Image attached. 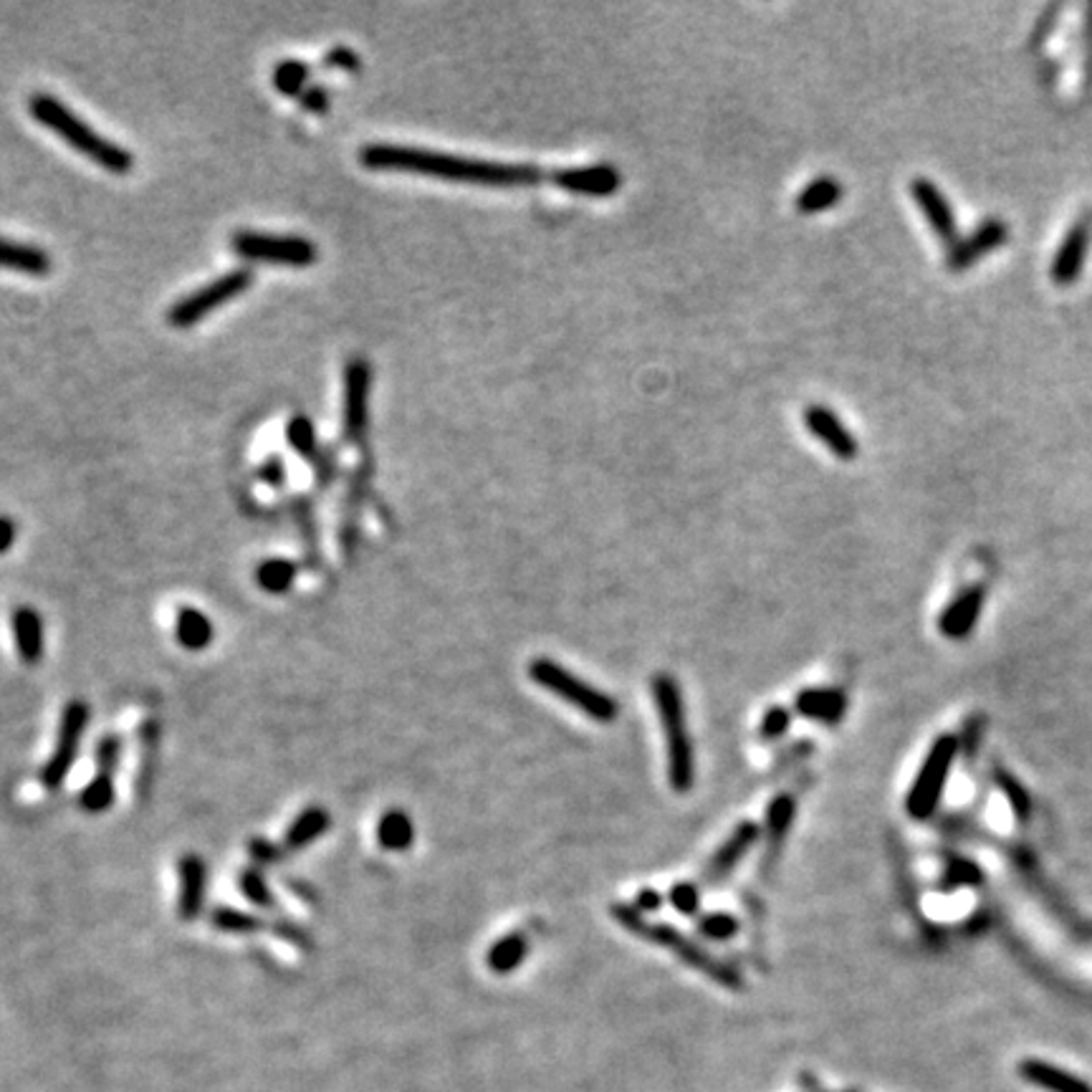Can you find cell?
Listing matches in <instances>:
<instances>
[{
  "instance_id": "f35d334b",
  "label": "cell",
  "mask_w": 1092,
  "mask_h": 1092,
  "mask_svg": "<svg viewBox=\"0 0 1092 1092\" xmlns=\"http://www.w3.org/2000/svg\"><path fill=\"white\" fill-rule=\"evenodd\" d=\"M671 903L675 905V910L683 915H693L695 910H699V891H695V886H688V882H678V886L671 891Z\"/></svg>"
},
{
  "instance_id": "cb8c5ba5",
  "label": "cell",
  "mask_w": 1092,
  "mask_h": 1092,
  "mask_svg": "<svg viewBox=\"0 0 1092 1092\" xmlns=\"http://www.w3.org/2000/svg\"><path fill=\"white\" fill-rule=\"evenodd\" d=\"M0 268L26 273V276H48L51 273V256L43 249H36V246L0 238Z\"/></svg>"
},
{
  "instance_id": "d4e9b609",
  "label": "cell",
  "mask_w": 1092,
  "mask_h": 1092,
  "mask_svg": "<svg viewBox=\"0 0 1092 1092\" xmlns=\"http://www.w3.org/2000/svg\"><path fill=\"white\" fill-rule=\"evenodd\" d=\"M377 842L387 853H405L415 842V825L408 812L389 809L377 820Z\"/></svg>"
},
{
  "instance_id": "bcb514c9",
  "label": "cell",
  "mask_w": 1092,
  "mask_h": 1092,
  "mask_svg": "<svg viewBox=\"0 0 1092 1092\" xmlns=\"http://www.w3.org/2000/svg\"><path fill=\"white\" fill-rule=\"evenodd\" d=\"M657 905H661V896H657L655 891H643L638 898V910L643 913V910H657Z\"/></svg>"
},
{
  "instance_id": "7402d4cb",
  "label": "cell",
  "mask_w": 1092,
  "mask_h": 1092,
  "mask_svg": "<svg viewBox=\"0 0 1092 1092\" xmlns=\"http://www.w3.org/2000/svg\"><path fill=\"white\" fill-rule=\"evenodd\" d=\"M173 633L180 647H185L188 652H202L211 647L213 638H216V625L197 607L183 605L175 612Z\"/></svg>"
},
{
  "instance_id": "74e56055",
  "label": "cell",
  "mask_w": 1092,
  "mask_h": 1092,
  "mask_svg": "<svg viewBox=\"0 0 1092 1092\" xmlns=\"http://www.w3.org/2000/svg\"><path fill=\"white\" fill-rule=\"evenodd\" d=\"M249 853H251V858H254L256 868L263 870V868H268V865H273L278 858H281L284 848H278V844L268 842V839H263V837H256V839H251V842H249Z\"/></svg>"
},
{
  "instance_id": "3957f363",
  "label": "cell",
  "mask_w": 1092,
  "mask_h": 1092,
  "mask_svg": "<svg viewBox=\"0 0 1092 1092\" xmlns=\"http://www.w3.org/2000/svg\"><path fill=\"white\" fill-rule=\"evenodd\" d=\"M652 699H655L657 718H661L663 737H666V754H668V777L675 792H690L695 779V759H693V741H690L688 726H685V708L680 699V688L673 675L661 673L652 678Z\"/></svg>"
},
{
  "instance_id": "d6986e66",
  "label": "cell",
  "mask_w": 1092,
  "mask_h": 1092,
  "mask_svg": "<svg viewBox=\"0 0 1092 1092\" xmlns=\"http://www.w3.org/2000/svg\"><path fill=\"white\" fill-rule=\"evenodd\" d=\"M1017 1072L1024 1083L1034 1085V1088L1045 1092H1092V1085L1085 1083L1083 1078H1078V1075L1067 1072V1069L1045 1060H1031V1057L1029 1060H1022Z\"/></svg>"
},
{
  "instance_id": "60d3db41",
  "label": "cell",
  "mask_w": 1092,
  "mask_h": 1092,
  "mask_svg": "<svg viewBox=\"0 0 1092 1092\" xmlns=\"http://www.w3.org/2000/svg\"><path fill=\"white\" fill-rule=\"evenodd\" d=\"M322 64L327 66V69H339V71H356L362 66L356 51H352L349 46H334L332 51L324 57Z\"/></svg>"
},
{
  "instance_id": "ab89813d",
  "label": "cell",
  "mask_w": 1092,
  "mask_h": 1092,
  "mask_svg": "<svg viewBox=\"0 0 1092 1092\" xmlns=\"http://www.w3.org/2000/svg\"><path fill=\"white\" fill-rule=\"evenodd\" d=\"M314 476H316V483H319L322 488H327L329 483H332L334 474H337V453H334L332 448H319V453L314 455Z\"/></svg>"
},
{
  "instance_id": "7bdbcfd3",
  "label": "cell",
  "mask_w": 1092,
  "mask_h": 1092,
  "mask_svg": "<svg viewBox=\"0 0 1092 1092\" xmlns=\"http://www.w3.org/2000/svg\"><path fill=\"white\" fill-rule=\"evenodd\" d=\"M301 109L311 114H324L329 109V91L324 86H306L304 95L299 97Z\"/></svg>"
},
{
  "instance_id": "836d02e7",
  "label": "cell",
  "mask_w": 1092,
  "mask_h": 1092,
  "mask_svg": "<svg viewBox=\"0 0 1092 1092\" xmlns=\"http://www.w3.org/2000/svg\"><path fill=\"white\" fill-rule=\"evenodd\" d=\"M238 888H240V893H243V898L249 900L251 905H256V908L271 910L273 905H276V898H273L271 886H268L266 875H263L261 868H246L243 872H240Z\"/></svg>"
},
{
  "instance_id": "9c48e42d",
  "label": "cell",
  "mask_w": 1092,
  "mask_h": 1092,
  "mask_svg": "<svg viewBox=\"0 0 1092 1092\" xmlns=\"http://www.w3.org/2000/svg\"><path fill=\"white\" fill-rule=\"evenodd\" d=\"M86 726H89V704L86 701H69L64 706L62 721H59V737L53 744L51 756L43 761L38 779L46 789L62 787L64 779L69 777L71 766H74L76 754H79L81 739H84Z\"/></svg>"
},
{
  "instance_id": "5b68a950",
  "label": "cell",
  "mask_w": 1092,
  "mask_h": 1092,
  "mask_svg": "<svg viewBox=\"0 0 1092 1092\" xmlns=\"http://www.w3.org/2000/svg\"><path fill=\"white\" fill-rule=\"evenodd\" d=\"M529 675L534 683H539L549 693L567 701V704H572L577 711L595 718V721L610 723L617 718V701L600 693L595 685L585 683V680L577 678L574 673H569L567 668H562L559 663L549 661V657H539V661L531 663Z\"/></svg>"
},
{
  "instance_id": "d590c367",
  "label": "cell",
  "mask_w": 1092,
  "mask_h": 1092,
  "mask_svg": "<svg viewBox=\"0 0 1092 1092\" xmlns=\"http://www.w3.org/2000/svg\"><path fill=\"white\" fill-rule=\"evenodd\" d=\"M699 929L713 941H726V938H733L739 933V920L728 913H711L701 920Z\"/></svg>"
},
{
  "instance_id": "4316f807",
  "label": "cell",
  "mask_w": 1092,
  "mask_h": 1092,
  "mask_svg": "<svg viewBox=\"0 0 1092 1092\" xmlns=\"http://www.w3.org/2000/svg\"><path fill=\"white\" fill-rule=\"evenodd\" d=\"M792 820H794V799L787 797V794H782V797L774 799V802L769 804V812H766V832H769V842H766L764 868L766 865H771L774 860H777V855L782 853V844L789 835Z\"/></svg>"
},
{
  "instance_id": "7c38bea8",
  "label": "cell",
  "mask_w": 1092,
  "mask_h": 1092,
  "mask_svg": "<svg viewBox=\"0 0 1092 1092\" xmlns=\"http://www.w3.org/2000/svg\"><path fill=\"white\" fill-rule=\"evenodd\" d=\"M804 425L817 441L822 443L832 455H837L839 460H855L860 453L858 438L844 427V422L837 418L832 410L822 408V405H809L804 410Z\"/></svg>"
},
{
  "instance_id": "ac0fdd59",
  "label": "cell",
  "mask_w": 1092,
  "mask_h": 1092,
  "mask_svg": "<svg viewBox=\"0 0 1092 1092\" xmlns=\"http://www.w3.org/2000/svg\"><path fill=\"white\" fill-rule=\"evenodd\" d=\"M984 587H969L962 592L951 605L946 607V612L938 619V630L941 635L951 640H962L974 630L976 619H979L981 607H984Z\"/></svg>"
},
{
  "instance_id": "83f0119b",
  "label": "cell",
  "mask_w": 1092,
  "mask_h": 1092,
  "mask_svg": "<svg viewBox=\"0 0 1092 1092\" xmlns=\"http://www.w3.org/2000/svg\"><path fill=\"white\" fill-rule=\"evenodd\" d=\"M296 574H299V567H296L291 559H263L256 567V585L261 587L266 595H287L291 587H294Z\"/></svg>"
},
{
  "instance_id": "4fadbf2b",
  "label": "cell",
  "mask_w": 1092,
  "mask_h": 1092,
  "mask_svg": "<svg viewBox=\"0 0 1092 1092\" xmlns=\"http://www.w3.org/2000/svg\"><path fill=\"white\" fill-rule=\"evenodd\" d=\"M1007 235H1009V230H1007V225H1004V221H999V218L984 221L979 228L974 230V233L969 235V238L958 240V243L951 246V251H948V258H946L948 271H964V268L974 266V261H979L981 256L1002 249Z\"/></svg>"
},
{
  "instance_id": "603a6c76",
  "label": "cell",
  "mask_w": 1092,
  "mask_h": 1092,
  "mask_svg": "<svg viewBox=\"0 0 1092 1092\" xmlns=\"http://www.w3.org/2000/svg\"><path fill=\"white\" fill-rule=\"evenodd\" d=\"M844 708H848V699L837 688H806L797 695V711L804 718L827 723V726L844 716Z\"/></svg>"
},
{
  "instance_id": "9a60e30c",
  "label": "cell",
  "mask_w": 1092,
  "mask_h": 1092,
  "mask_svg": "<svg viewBox=\"0 0 1092 1092\" xmlns=\"http://www.w3.org/2000/svg\"><path fill=\"white\" fill-rule=\"evenodd\" d=\"M10 635H13L15 655L26 666H38L46 655V628H43L41 612L31 605L15 607L10 614Z\"/></svg>"
},
{
  "instance_id": "ee69618b",
  "label": "cell",
  "mask_w": 1092,
  "mask_h": 1092,
  "mask_svg": "<svg viewBox=\"0 0 1092 1092\" xmlns=\"http://www.w3.org/2000/svg\"><path fill=\"white\" fill-rule=\"evenodd\" d=\"M999 784L1004 787V792H1007V797L1012 799V806L1019 812V815H1024V809H1027V794L1022 792V787H1019L1014 779H1009L1007 774H999Z\"/></svg>"
},
{
  "instance_id": "7a4b0ae2",
  "label": "cell",
  "mask_w": 1092,
  "mask_h": 1092,
  "mask_svg": "<svg viewBox=\"0 0 1092 1092\" xmlns=\"http://www.w3.org/2000/svg\"><path fill=\"white\" fill-rule=\"evenodd\" d=\"M29 112L38 124H43L46 129H51L53 135H59L66 140V145L74 147L76 152L89 157L91 162H97L99 167H104L112 175H127L135 167V157L129 150L114 145L112 140L102 137L95 131L81 117H76L64 102H59L51 95H33L29 99Z\"/></svg>"
},
{
  "instance_id": "ba28073f",
  "label": "cell",
  "mask_w": 1092,
  "mask_h": 1092,
  "mask_svg": "<svg viewBox=\"0 0 1092 1092\" xmlns=\"http://www.w3.org/2000/svg\"><path fill=\"white\" fill-rule=\"evenodd\" d=\"M956 754L958 741L953 737H941L933 741L931 751L926 754L924 764H920L918 777H915L913 787H910L908 799H905V809H908L913 820L931 817L933 809L941 802L943 787H946Z\"/></svg>"
},
{
  "instance_id": "52a82bcc",
  "label": "cell",
  "mask_w": 1092,
  "mask_h": 1092,
  "mask_svg": "<svg viewBox=\"0 0 1092 1092\" xmlns=\"http://www.w3.org/2000/svg\"><path fill=\"white\" fill-rule=\"evenodd\" d=\"M251 284H254V271H251V268H235V271L223 273V276H218L216 281H211L208 287L195 289L193 294H188L185 299L175 301L167 311L170 327H195L197 322L205 319V316L213 314L216 309H221L230 299L249 291Z\"/></svg>"
},
{
  "instance_id": "e0dca14e",
  "label": "cell",
  "mask_w": 1092,
  "mask_h": 1092,
  "mask_svg": "<svg viewBox=\"0 0 1092 1092\" xmlns=\"http://www.w3.org/2000/svg\"><path fill=\"white\" fill-rule=\"evenodd\" d=\"M1088 243H1090V221L1088 218H1080L1072 228L1064 235L1062 246L1057 249L1055 261H1052V278L1060 287H1069V284L1078 281L1080 271L1085 266V256H1088Z\"/></svg>"
},
{
  "instance_id": "f6af8a7d",
  "label": "cell",
  "mask_w": 1092,
  "mask_h": 1092,
  "mask_svg": "<svg viewBox=\"0 0 1092 1092\" xmlns=\"http://www.w3.org/2000/svg\"><path fill=\"white\" fill-rule=\"evenodd\" d=\"M15 544V521L10 516L0 514V554L10 552Z\"/></svg>"
},
{
  "instance_id": "1f68e13d",
  "label": "cell",
  "mask_w": 1092,
  "mask_h": 1092,
  "mask_svg": "<svg viewBox=\"0 0 1092 1092\" xmlns=\"http://www.w3.org/2000/svg\"><path fill=\"white\" fill-rule=\"evenodd\" d=\"M287 441L291 450L301 458H314L319 453V443H316V427L311 418L306 415H294L287 422Z\"/></svg>"
},
{
  "instance_id": "6da1fadb",
  "label": "cell",
  "mask_w": 1092,
  "mask_h": 1092,
  "mask_svg": "<svg viewBox=\"0 0 1092 1092\" xmlns=\"http://www.w3.org/2000/svg\"><path fill=\"white\" fill-rule=\"evenodd\" d=\"M360 162L365 164L367 170L430 175V178L486 185V188H524V185H539L541 180H544V173H541L539 167H534V164L470 160V157L418 150V147L382 145V142L362 147Z\"/></svg>"
},
{
  "instance_id": "8d00e7d4",
  "label": "cell",
  "mask_w": 1092,
  "mask_h": 1092,
  "mask_svg": "<svg viewBox=\"0 0 1092 1092\" xmlns=\"http://www.w3.org/2000/svg\"><path fill=\"white\" fill-rule=\"evenodd\" d=\"M789 728V711L782 706H774L766 711V716L761 718L759 733L761 739H779Z\"/></svg>"
},
{
  "instance_id": "44dd1931",
  "label": "cell",
  "mask_w": 1092,
  "mask_h": 1092,
  "mask_svg": "<svg viewBox=\"0 0 1092 1092\" xmlns=\"http://www.w3.org/2000/svg\"><path fill=\"white\" fill-rule=\"evenodd\" d=\"M329 827H332V815H329V809L316 804L306 806V809H301L299 815L291 820L281 848L287 850V853H301V850H306L309 844H314L322 835H327Z\"/></svg>"
},
{
  "instance_id": "d6a6232c",
  "label": "cell",
  "mask_w": 1092,
  "mask_h": 1092,
  "mask_svg": "<svg viewBox=\"0 0 1092 1092\" xmlns=\"http://www.w3.org/2000/svg\"><path fill=\"white\" fill-rule=\"evenodd\" d=\"M211 924L216 926L221 933H233V936H249V933H256L258 929H261V920H258L254 913H249V910L230 908V905L213 910Z\"/></svg>"
},
{
  "instance_id": "30bf717a",
  "label": "cell",
  "mask_w": 1092,
  "mask_h": 1092,
  "mask_svg": "<svg viewBox=\"0 0 1092 1092\" xmlns=\"http://www.w3.org/2000/svg\"><path fill=\"white\" fill-rule=\"evenodd\" d=\"M370 392H372V367L370 362L354 356L344 370V410L342 432L352 446L367 443V427H370Z\"/></svg>"
},
{
  "instance_id": "f546056e",
  "label": "cell",
  "mask_w": 1092,
  "mask_h": 1092,
  "mask_svg": "<svg viewBox=\"0 0 1092 1092\" xmlns=\"http://www.w3.org/2000/svg\"><path fill=\"white\" fill-rule=\"evenodd\" d=\"M526 938L521 933H512V936L498 938L496 943L488 951V966L496 974H512V971L524 962L526 956Z\"/></svg>"
},
{
  "instance_id": "4dcf8cb0",
  "label": "cell",
  "mask_w": 1092,
  "mask_h": 1092,
  "mask_svg": "<svg viewBox=\"0 0 1092 1092\" xmlns=\"http://www.w3.org/2000/svg\"><path fill=\"white\" fill-rule=\"evenodd\" d=\"M309 74L311 69L304 62H299V59H287V62H281L273 69V86H276V91H281V95L287 97H301L306 86H309L306 84Z\"/></svg>"
},
{
  "instance_id": "f1b7e54d",
  "label": "cell",
  "mask_w": 1092,
  "mask_h": 1092,
  "mask_svg": "<svg viewBox=\"0 0 1092 1092\" xmlns=\"http://www.w3.org/2000/svg\"><path fill=\"white\" fill-rule=\"evenodd\" d=\"M114 799H117V789H114V777L109 774L97 771L79 792V806L86 815H104Z\"/></svg>"
},
{
  "instance_id": "484cf974",
  "label": "cell",
  "mask_w": 1092,
  "mask_h": 1092,
  "mask_svg": "<svg viewBox=\"0 0 1092 1092\" xmlns=\"http://www.w3.org/2000/svg\"><path fill=\"white\" fill-rule=\"evenodd\" d=\"M842 193V183H839L837 178L822 175V178L806 183L802 193L797 195V211L802 213V216H815V213L830 211V208L837 205Z\"/></svg>"
},
{
  "instance_id": "8992f818",
  "label": "cell",
  "mask_w": 1092,
  "mask_h": 1092,
  "mask_svg": "<svg viewBox=\"0 0 1092 1092\" xmlns=\"http://www.w3.org/2000/svg\"><path fill=\"white\" fill-rule=\"evenodd\" d=\"M235 256L246 261L273 263V266H294L304 268L311 266L319 256L316 246L309 238L301 235H278V233H261V230H238L230 238Z\"/></svg>"
},
{
  "instance_id": "ffe728a7",
  "label": "cell",
  "mask_w": 1092,
  "mask_h": 1092,
  "mask_svg": "<svg viewBox=\"0 0 1092 1092\" xmlns=\"http://www.w3.org/2000/svg\"><path fill=\"white\" fill-rule=\"evenodd\" d=\"M756 837H759V827H756L754 822H744V825H739L737 830H733V835L728 837L721 848H718V853L713 855L711 863H708L706 880L721 882L723 877H726L728 872L741 863V858L749 853L751 844L756 842Z\"/></svg>"
},
{
  "instance_id": "8fae6325",
  "label": "cell",
  "mask_w": 1092,
  "mask_h": 1092,
  "mask_svg": "<svg viewBox=\"0 0 1092 1092\" xmlns=\"http://www.w3.org/2000/svg\"><path fill=\"white\" fill-rule=\"evenodd\" d=\"M559 190H567L574 195H592L607 197L614 195L623 185V175L612 164H592V167H572V170H554L549 175Z\"/></svg>"
},
{
  "instance_id": "5bb4252c",
  "label": "cell",
  "mask_w": 1092,
  "mask_h": 1092,
  "mask_svg": "<svg viewBox=\"0 0 1092 1092\" xmlns=\"http://www.w3.org/2000/svg\"><path fill=\"white\" fill-rule=\"evenodd\" d=\"M910 193H913L920 213H924L926 221H929L933 228V233H936L943 243H956V216H953L951 202L936 188V183H931L929 178H915L913 185H910Z\"/></svg>"
},
{
  "instance_id": "e575fe53",
  "label": "cell",
  "mask_w": 1092,
  "mask_h": 1092,
  "mask_svg": "<svg viewBox=\"0 0 1092 1092\" xmlns=\"http://www.w3.org/2000/svg\"><path fill=\"white\" fill-rule=\"evenodd\" d=\"M122 751H124V744H122V739L117 737V733H107V737L99 739L97 751H95L97 771L114 777V771H117L119 761H122Z\"/></svg>"
},
{
  "instance_id": "277c9868",
  "label": "cell",
  "mask_w": 1092,
  "mask_h": 1092,
  "mask_svg": "<svg viewBox=\"0 0 1092 1092\" xmlns=\"http://www.w3.org/2000/svg\"><path fill=\"white\" fill-rule=\"evenodd\" d=\"M612 915L625 926L630 933H638V936L647 938V941L657 943V946H666L668 951H673L675 956L683 958L685 964L695 966L711 979L721 981L726 986H741L739 976L731 969H726L721 962H716L713 956H708L706 951H701L693 941H688L685 936H680L673 926L666 924H645L643 913L638 908H625V905H612Z\"/></svg>"
},
{
  "instance_id": "2e32d148",
  "label": "cell",
  "mask_w": 1092,
  "mask_h": 1092,
  "mask_svg": "<svg viewBox=\"0 0 1092 1092\" xmlns=\"http://www.w3.org/2000/svg\"><path fill=\"white\" fill-rule=\"evenodd\" d=\"M178 915L183 920L200 918L208 896V868L202 858H197L193 853L183 855L178 860Z\"/></svg>"
},
{
  "instance_id": "b9f144b4",
  "label": "cell",
  "mask_w": 1092,
  "mask_h": 1092,
  "mask_svg": "<svg viewBox=\"0 0 1092 1092\" xmlns=\"http://www.w3.org/2000/svg\"><path fill=\"white\" fill-rule=\"evenodd\" d=\"M258 479L271 488H281L284 483H287V463H284L278 455H271V458L263 460L261 468H258Z\"/></svg>"
}]
</instances>
